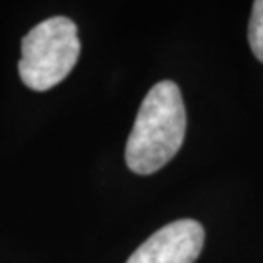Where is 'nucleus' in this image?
<instances>
[{
  "instance_id": "obj_2",
  "label": "nucleus",
  "mask_w": 263,
  "mask_h": 263,
  "mask_svg": "<svg viewBox=\"0 0 263 263\" xmlns=\"http://www.w3.org/2000/svg\"><path fill=\"white\" fill-rule=\"evenodd\" d=\"M19 76L24 86L43 92L72 72L81 53L77 26L64 15L41 21L23 38Z\"/></svg>"
},
{
  "instance_id": "obj_1",
  "label": "nucleus",
  "mask_w": 263,
  "mask_h": 263,
  "mask_svg": "<svg viewBox=\"0 0 263 263\" xmlns=\"http://www.w3.org/2000/svg\"><path fill=\"white\" fill-rule=\"evenodd\" d=\"M186 111L181 91L175 82L152 86L140 104L132 128L125 161L137 175H152L166 166L185 140Z\"/></svg>"
},
{
  "instance_id": "obj_3",
  "label": "nucleus",
  "mask_w": 263,
  "mask_h": 263,
  "mask_svg": "<svg viewBox=\"0 0 263 263\" xmlns=\"http://www.w3.org/2000/svg\"><path fill=\"white\" fill-rule=\"evenodd\" d=\"M202 224L181 219L166 224L137 248L127 263H195L203 248Z\"/></svg>"
},
{
  "instance_id": "obj_4",
  "label": "nucleus",
  "mask_w": 263,
  "mask_h": 263,
  "mask_svg": "<svg viewBox=\"0 0 263 263\" xmlns=\"http://www.w3.org/2000/svg\"><path fill=\"white\" fill-rule=\"evenodd\" d=\"M248 41L253 55L263 62V0L253 2V10L248 24Z\"/></svg>"
}]
</instances>
